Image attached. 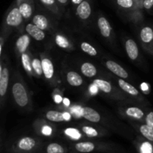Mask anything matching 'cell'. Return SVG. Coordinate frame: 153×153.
Here are the masks:
<instances>
[{"instance_id":"2","label":"cell","mask_w":153,"mask_h":153,"mask_svg":"<svg viewBox=\"0 0 153 153\" xmlns=\"http://www.w3.org/2000/svg\"><path fill=\"white\" fill-rule=\"evenodd\" d=\"M37 146L35 139L31 137H25L21 138L16 144V150L19 152L27 153L34 150Z\"/></svg>"},{"instance_id":"21","label":"cell","mask_w":153,"mask_h":153,"mask_svg":"<svg viewBox=\"0 0 153 153\" xmlns=\"http://www.w3.org/2000/svg\"><path fill=\"white\" fill-rule=\"evenodd\" d=\"M126 113L128 116L134 118V119H141L144 116V112L137 107H130L126 109Z\"/></svg>"},{"instance_id":"11","label":"cell","mask_w":153,"mask_h":153,"mask_svg":"<svg viewBox=\"0 0 153 153\" xmlns=\"http://www.w3.org/2000/svg\"><path fill=\"white\" fill-rule=\"evenodd\" d=\"M98 26L100 28V33L102 35L105 37H108L111 35V28L109 24L108 21L107 19L103 16L99 18L98 19Z\"/></svg>"},{"instance_id":"40","label":"cell","mask_w":153,"mask_h":153,"mask_svg":"<svg viewBox=\"0 0 153 153\" xmlns=\"http://www.w3.org/2000/svg\"><path fill=\"white\" fill-rule=\"evenodd\" d=\"M141 89L143 91H146V90H148V85L146 83H143L141 85Z\"/></svg>"},{"instance_id":"34","label":"cell","mask_w":153,"mask_h":153,"mask_svg":"<svg viewBox=\"0 0 153 153\" xmlns=\"http://www.w3.org/2000/svg\"><path fill=\"white\" fill-rule=\"evenodd\" d=\"M52 132V130L51 128V127H49V126H45L42 128V134H44L46 136H49Z\"/></svg>"},{"instance_id":"1","label":"cell","mask_w":153,"mask_h":153,"mask_svg":"<svg viewBox=\"0 0 153 153\" xmlns=\"http://www.w3.org/2000/svg\"><path fill=\"white\" fill-rule=\"evenodd\" d=\"M13 98L16 104L20 107H24L28 103V97L25 88L19 82H16L12 88Z\"/></svg>"},{"instance_id":"31","label":"cell","mask_w":153,"mask_h":153,"mask_svg":"<svg viewBox=\"0 0 153 153\" xmlns=\"http://www.w3.org/2000/svg\"><path fill=\"white\" fill-rule=\"evenodd\" d=\"M140 152L141 153H153V146L148 142L143 143L140 148Z\"/></svg>"},{"instance_id":"8","label":"cell","mask_w":153,"mask_h":153,"mask_svg":"<svg viewBox=\"0 0 153 153\" xmlns=\"http://www.w3.org/2000/svg\"><path fill=\"white\" fill-rule=\"evenodd\" d=\"M97 149V146L94 143L91 141L78 142L75 144V149L79 153H90L94 152Z\"/></svg>"},{"instance_id":"30","label":"cell","mask_w":153,"mask_h":153,"mask_svg":"<svg viewBox=\"0 0 153 153\" xmlns=\"http://www.w3.org/2000/svg\"><path fill=\"white\" fill-rule=\"evenodd\" d=\"M55 42H56L57 45L61 48L66 49V48H67L69 46L68 40H67L64 37L60 35V34L56 36V37H55Z\"/></svg>"},{"instance_id":"13","label":"cell","mask_w":153,"mask_h":153,"mask_svg":"<svg viewBox=\"0 0 153 153\" xmlns=\"http://www.w3.org/2000/svg\"><path fill=\"white\" fill-rule=\"evenodd\" d=\"M42 66L45 77L48 79H52L54 75V67L52 61L49 58H43L42 60Z\"/></svg>"},{"instance_id":"37","label":"cell","mask_w":153,"mask_h":153,"mask_svg":"<svg viewBox=\"0 0 153 153\" xmlns=\"http://www.w3.org/2000/svg\"><path fill=\"white\" fill-rule=\"evenodd\" d=\"M55 102L60 103L61 101H63L62 97H61L60 95H56L55 97Z\"/></svg>"},{"instance_id":"17","label":"cell","mask_w":153,"mask_h":153,"mask_svg":"<svg viewBox=\"0 0 153 153\" xmlns=\"http://www.w3.org/2000/svg\"><path fill=\"white\" fill-rule=\"evenodd\" d=\"M140 39L145 43L153 42V29L151 27L146 26L140 31Z\"/></svg>"},{"instance_id":"29","label":"cell","mask_w":153,"mask_h":153,"mask_svg":"<svg viewBox=\"0 0 153 153\" xmlns=\"http://www.w3.org/2000/svg\"><path fill=\"white\" fill-rule=\"evenodd\" d=\"M82 131L89 137H98L99 135V132L97 131V130L91 126H83Z\"/></svg>"},{"instance_id":"6","label":"cell","mask_w":153,"mask_h":153,"mask_svg":"<svg viewBox=\"0 0 153 153\" xmlns=\"http://www.w3.org/2000/svg\"><path fill=\"white\" fill-rule=\"evenodd\" d=\"M82 114L85 119L92 123H99L101 120L100 114L94 109L89 107H85L82 109Z\"/></svg>"},{"instance_id":"38","label":"cell","mask_w":153,"mask_h":153,"mask_svg":"<svg viewBox=\"0 0 153 153\" xmlns=\"http://www.w3.org/2000/svg\"><path fill=\"white\" fill-rule=\"evenodd\" d=\"M64 120L67 121V120H70L71 116H70V114L69 113H67V112H65V113H64Z\"/></svg>"},{"instance_id":"12","label":"cell","mask_w":153,"mask_h":153,"mask_svg":"<svg viewBox=\"0 0 153 153\" xmlns=\"http://www.w3.org/2000/svg\"><path fill=\"white\" fill-rule=\"evenodd\" d=\"M67 80L70 85L74 87H79L83 84L82 76L76 72H69L67 75Z\"/></svg>"},{"instance_id":"4","label":"cell","mask_w":153,"mask_h":153,"mask_svg":"<svg viewBox=\"0 0 153 153\" xmlns=\"http://www.w3.org/2000/svg\"><path fill=\"white\" fill-rule=\"evenodd\" d=\"M106 67H108L109 70H111L112 73H114L115 75H117L119 77L123 78V79H126V78L128 77V73L126 71L125 69L123 68L120 64L114 62V61H108L106 62Z\"/></svg>"},{"instance_id":"9","label":"cell","mask_w":153,"mask_h":153,"mask_svg":"<svg viewBox=\"0 0 153 153\" xmlns=\"http://www.w3.org/2000/svg\"><path fill=\"white\" fill-rule=\"evenodd\" d=\"M77 14L82 19H87L91 14V7L89 2L83 1L79 4L77 7Z\"/></svg>"},{"instance_id":"24","label":"cell","mask_w":153,"mask_h":153,"mask_svg":"<svg viewBox=\"0 0 153 153\" xmlns=\"http://www.w3.org/2000/svg\"><path fill=\"white\" fill-rule=\"evenodd\" d=\"M64 134L72 140H79L82 137V134L78 129L74 128H67L64 130Z\"/></svg>"},{"instance_id":"35","label":"cell","mask_w":153,"mask_h":153,"mask_svg":"<svg viewBox=\"0 0 153 153\" xmlns=\"http://www.w3.org/2000/svg\"><path fill=\"white\" fill-rule=\"evenodd\" d=\"M143 7L147 10H149L153 7V0H144L143 1Z\"/></svg>"},{"instance_id":"7","label":"cell","mask_w":153,"mask_h":153,"mask_svg":"<svg viewBox=\"0 0 153 153\" xmlns=\"http://www.w3.org/2000/svg\"><path fill=\"white\" fill-rule=\"evenodd\" d=\"M0 95L4 97L7 91L9 82V73L7 68L2 69L0 67Z\"/></svg>"},{"instance_id":"19","label":"cell","mask_w":153,"mask_h":153,"mask_svg":"<svg viewBox=\"0 0 153 153\" xmlns=\"http://www.w3.org/2000/svg\"><path fill=\"white\" fill-rule=\"evenodd\" d=\"M94 84L104 93L109 94L111 92V85L110 84V82H107V81L102 80V79H95L94 81Z\"/></svg>"},{"instance_id":"26","label":"cell","mask_w":153,"mask_h":153,"mask_svg":"<svg viewBox=\"0 0 153 153\" xmlns=\"http://www.w3.org/2000/svg\"><path fill=\"white\" fill-rule=\"evenodd\" d=\"M81 48H82L83 52L88 54V55H91V56H96V55H97V50H96V49L94 46H91L90 43L84 42V43H82V44H81Z\"/></svg>"},{"instance_id":"16","label":"cell","mask_w":153,"mask_h":153,"mask_svg":"<svg viewBox=\"0 0 153 153\" xmlns=\"http://www.w3.org/2000/svg\"><path fill=\"white\" fill-rule=\"evenodd\" d=\"M30 43V39L28 35H22L21 37H19L18 38V40H16V48H17L18 51L21 53H24V52L26 51L27 48H28V45Z\"/></svg>"},{"instance_id":"43","label":"cell","mask_w":153,"mask_h":153,"mask_svg":"<svg viewBox=\"0 0 153 153\" xmlns=\"http://www.w3.org/2000/svg\"><path fill=\"white\" fill-rule=\"evenodd\" d=\"M58 1H59L60 3H61V4H66L68 0H58Z\"/></svg>"},{"instance_id":"10","label":"cell","mask_w":153,"mask_h":153,"mask_svg":"<svg viewBox=\"0 0 153 153\" xmlns=\"http://www.w3.org/2000/svg\"><path fill=\"white\" fill-rule=\"evenodd\" d=\"M126 49L127 54H128V56L129 57L130 59H137L139 55V51L137 43L134 40H128L126 42Z\"/></svg>"},{"instance_id":"36","label":"cell","mask_w":153,"mask_h":153,"mask_svg":"<svg viewBox=\"0 0 153 153\" xmlns=\"http://www.w3.org/2000/svg\"><path fill=\"white\" fill-rule=\"evenodd\" d=\"M40 1L47 5H52L55 3V0H40Z\"/></svg>"},{"instance_id":"39","label":"cell","mask_w":153,"mask_h":153,"mask_svg":"<svg viewBox=\"0 0 153 153\" xmlns=\"http://www.w3.org/2000/svg\"><path fill=\"white\" fill-rule=\"evenodd\" d=\"M63 102H64V104L66 106H69V105H70V100H69L68 99H67V98H65V99H64V100H63Z\"/></svg>"},{"instance_id":"41","label":"cell","mask_w":153,"mask_h":153,"mask_svg":"<svg viewBox=\"0 0 153 153\" xmlns=\"http://www.w3.org/2000/svg\"><path fill=\"white\" fill-rule=\"evenodd\" d=\"M94 86H95V85L94 84V85H93V86L91 87V92L93 93V94H95V93H97V90L95 89V88H97V87L96 86V88H95Z\"/></svg>"},{"instance_id":"20","label":"cell","mask_w":153,"mask_h":153,"mask_svg":"<svg viewBox=\"0 0 153 153\" xmlns=\"http://www.w3.org/2000/svg\"><path fill=\"white\" fill-rule=\"evenodd\" d=\"M46 119L52 122H63L64 121V113L56 111H49L46 114Z\"/></svg>"},{"instance_id":"23","label":"cell","mask_w":153,"mask_h":153,"mask_svg":"<svg viewBox=\"0 0 153 153\" xmlns=\"http://www.w3.org/2000/svg\"><path fill=\"white\" fill-rule=\"evenodd\" d=\"M140 131L146 140L150 142H153V128L145 124L140 127Z\"/></svg>"},{"instance_id":"28","label":"cell","mask_w":153,"mask_h":153,"mask_svg":"<svg viewBox=\"0 0 153 153\" xmlns=\"http://www.w3.org/2000/svg\"><path fill=\"white\" fill-rule=\"evenodd\" d=\"M31 64H32V68L34 69L35 73L38 76H40L42 74V73H43L42 61L40 60H39L38 58H34Z\"/></svg>"},{"instance_id":"42","label":"cell","mask_w":153,"mask_h":153,"mask_svg":"<svg viewBox=\"0 0 153 153\" xmlns=\"http://www.w3.org/2000/svg\"><path fill=\"white\" fill-rule=\"evenodd\" d=\"M72 1H73V3H75V4H80V3H82V1H83V0H72Z\"/></svg>"},{"instance_id":"3","label":"cell","mask_w":153,"mask_h":153,"mask_svg":"<svg viewBox=\"0 0 153 153\" xmlns=\"http://www.w3.org/2000/svg\"><path fill=\"white\" fill-rule=\"evenodd\" d=\"M22 18L23 16L21 14L19 9L18 7H14L9 12L6 18V22L10 26H18L22 22Z\"/></svg>"},{"instance_id":"5","label":"cell","mask_w":153,"mask_h":153,"mask_svg":"<svg viewBox=\"0 0 153 153\" xmlns=\"http://www.w3.org/2000/svg\"><path fill=\"white\" fill-rule=\"evenodd\" d=\"M25 30H26L27 33L30 36H31L33 38L35 39L36 40L40 41V40H43L45 38V34L43 32V30L40 29L39 27H37L34 24H28L25 27Z\"/></svg>"},{"instance_id":"15","label":"cell","mask_w":153,"mask_h":153,"mask_svg":"<svg viewBox=\"0 0 153 153\" xmlns=\"http://www.w3.org/2000/svg\"><path fill=\"white\" fill-rule=\"evenodd\" d=\"M118 85H119L120 88L123 91L128 93V94H131L132 96H137L139 94V91L134 86H132L131 84L128 83L126 81H124L123 79H119V81H118Z\"/></svg>"},{"instance_id":"25","label":"cell","mask_w":153,"mask_h":153,"mask_svg":"<svg viewBox=\"0 0 153 153\" xmlns=\"http://www.w3.org/2000/svg\"><path fill=\"white\" fill-rule=\"evenodd\" d=\"M19 9L20 10V13L22 14V16L25 19H28L31 16V14H32V8H31V6L29 4H28V3H22L19 5Z\"/></svg>"},{"instance_id":"14","label":"cell","mask_w":153,"mask_h":153,"mask_svg":"<svg viewBox=\"0 0 153 153\" xmlns=\"http://www.w3.org/2000/svg\"><path fill=\"white\" fill-rule=\"evenodd\" d=\"M81 71L83 73L84 76L88 78L94 77L97 73V70L95 66L89 62L84 63L82 64V67H81Z\"/></svg>"},{"instance_id":"22","label":"cell","mask_w":153,"mask_h":153,"mask_svg":"<svg viewBox=\"0 0 153 153\" xmlns=\"http://www.w3.org/2000/svg\"><path fill=\"white\" fill-rule=\"evenodd\" d=\"M46 153H66V149L59 143H52L46 146Z\"/></svg>"},{"instance_id":"18","label":"cell","mask_w":153,"mask_h":153,"mask_svg":"<svg viewBox=\"0 0 153 153\" xmlns=\"http://www.w3.org/2000/svg\"><path fill=\"white\" fill-rule=\"evenodd\" d=\"M33 22L35 25L40 28L42 30L47 29L49 26V22L48 19L45 16L42 14H37L33 18Z\"/></svg>"},{"instance_id":"33","label":"cell","mask_w":153,"mask_h":153,"mask_svg":"<svg viewBox=\"0 0 153 153\" xmlns=\"http://www.w3.org/2000/svg\"><path fill=\"white\" fill-rule=\"evenodd\" d=\"M146 124L153 128V111L149 112L146 117Z\"/></svg>"},{"instance_id":"27","label":"cell","mask_w":153,"mask_h":153,"mask_svg":"<svg viewBox=\"0 0 153 153\" xmlns=\"http://www.w3.org/2000/svg\"><path fill=\"white\" fill-rule=\"evenodd\" d=\"M22 63L23 68L26 70L27 72L31 73L32 71V64H31L30 58L28 55L25 53L22 54Z\"/></svg>"},{"instance_id":"32","label":"cell","mask_w":153,"mask_h":153,"mask_svg":"<svg viewBox=\"0 0 153 153\" xmlns=\"http://www.w3.org/2000/svg\"><path fill=\"white\" fill-rule=\"evenodd\" d=\"M117 4L124 8H129L133 6V0H117Z\"/></svg>"}]
</instances>
